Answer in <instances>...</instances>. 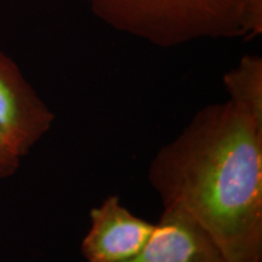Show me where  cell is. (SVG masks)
Instances as JSON below:
<instances>
[{"mask_svg": "<svg viewBox=\"0 0 262 262\" xmlns=\"http://www.w3.org/2000/svg\"><path fill=\"white\" fill-rule=\"evenodd\" d=\"M148 181L164 206L204 227L228 262L262 258V123L231 100L209 104L163 146Z\"/></svg>", "mask_w": 262, "mask_h": 262, "instance_id": "1", "label": "cell"}, {"mask_svg": "<svg viewBox=\"0 0 262 262\" xmlns=\"http://www.w3.org/2000/svg\"><path fill=\"white\" fill-rule=\"evenodd\" d=\"M98 19L160 48L248 37L245 0H83Z\"/></svg>", "mask_w": 262, "mask_h": 262, "instance_id": "2", "label": "cell"}, {"mask_svg": "<svg viewBox=\"0 0 262 262\" xmlns=\"http://www.w3.org/2000/svg\"><path fill=\"white\" fill-rule=\"evenodd\" d=\"M55 114L8 55L0 51V133L22 158L50 131Z\"/></svg>", "mask_w": 262, "mask_h": 262, "instance_id": "3", "label": "cell"}, {"mask_svg": "<svg viewBox=\"0 0 262 262\" xmlns=\"http://www.w3.org/2000/svg\"><path fill=\"white\" fill-rule=\"evenodd\" d=\"M155 225L127 210L118 195H108L91 209L81 254L88 262H129L145 247Z\"/></svg>", "mask_w": 262, "mask_h": 262, "instance_id": "4", "label": "cell"}, {"mask_svg": "<svg viewBox=\"0 0 262 262\" xmlns=\"http://www.w3.org/2000/svg\"><path fill=\"white\" fill-rule=\"evenodd\" d=\"M129 262H228L208 231L187 211L164 206L142 250Z\"/></svg>", "mask_w": 262, "mask_h": 262, "instance_id": "5", "label": "cell"}, {"mask_svg": "<svg viewBox=\"0 0 262 262\" xmlns=\"http://www.w3.org/2000/svg\"><path fill=\"white\" fill-rule=\"evenodd\" d=\"M224 84L229 100L262 123V58L248 55L227 72Z\"/></svg>", "mask_w": 262, "mask_h": 262, "instance_id": "6", "label": "cell"}, {"mask_svg": "<svg viewBox=\"0 0 262 262\" xmlns=\"http://www.w3.org/2000/svg\"><path fill=\"white\" fill-rule=\"evenodd\" d=\"M22 157L8 142L5 136L0 133V180L14 176L21 166Z\"/></svg>", "mask_w": 262, "mask_h": 262, "instance_id": "7", "label": "cell"}, {"mask_svg": "<svg viewBox=\"0 0 262 262\" xmlns=\"http://www.w3.org/2000/svg\"><path fill=\"white\" fill-rule=\"evenodd\" d=\"M249 262H262V258L261 260H254V261H249Z\"/></svg>", "mask_w": 262, "mask_h": 262, "instance_id": "8", "label": "cell"}]
</instances>
